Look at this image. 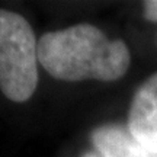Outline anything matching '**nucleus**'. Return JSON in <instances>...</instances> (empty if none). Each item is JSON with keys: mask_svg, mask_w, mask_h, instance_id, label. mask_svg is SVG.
I'll return each mask as SVG.
<instances>
[{"mask_svg": "<svg viewBox=\"0 0 157 157\" xmlns=\"http://www.w3.org/2000/svg\"><path fill=\"white\" fill-rule=\"evenodd\" d=\"M144 13L148 21L157 23V0H148L144 3Z\"/></svg>", "mask_w": 157, "mask_h": 157, "instance_id": "5", "label": "nucleus"}, {"mask_svg": "<svg viewBox=\"0 0 157 157\" xmlns=\"http://www.w3.org/2000/svg\"><path fill=\"white\" fill-rule=\"evenodd\" d=\"M38 60L47 73L63 82H113L128 71L131 52L121 39L78 23L47 32L38 41Z\"/></svg>", "mask_w": 157, "mask_h": 157, "instance_id": "1", "label": "nucleus"}, {"mask_svg": "<svg viewBox=\"0 0 157 157\" xmlns=\"http://www.w3.org/2000/svg\"><path fill=\"white\" fill-rule=\"evenodd\" d=\"M38 41L29 22L0 9V90L12 102L32 98L38 86Z\"/></svg>", "mask_w": 157, "mask_h": 157, "instance_id": "2", "label": "nucleus"}, {"mask_svg": "<svg viewBox=\"0 0 157 157\" xmlns=\"http://www.w3.org/2000/svg\"><path fill=\"white\" fill-rule=\"evenodd\" d=\"M127 128L140 144L157 153V73L135 92Z\"/></svg>", "mask_w": 157, "mask_h": 157, "instance_id": "3", "label": "nucleus"}, {"mask_svg": "<svg viewBox=\"0 0 157 157\" xmlns=\"http://www.w3.org/2000/svg\"><path fill=\"white\" fill-rule=\"evenodd\" d=\"M92 141L96 153H87L83 157H157V153L135 140L128 128L117 125L98 128L92 134Z\"/></svg>", "mask_w": 157, "mask_h": 157, "instance_id": "4", "label": "nucleus"}]
</instances>
